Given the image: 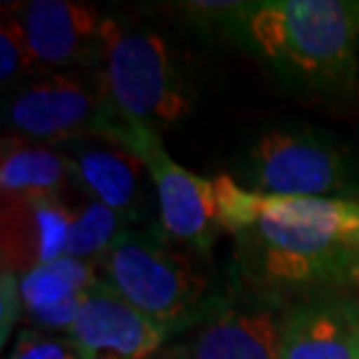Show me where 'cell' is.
Listing matches in <instances>:
<instances>
[{"mask_svg":"<svg viewBox=\"0 0 359 359\" xmlns=\"http://www.w3.org/2000/svg\"><path fill=\"white\" fill-rule=\"evenodd\" d=\"M290 304L231 278L215 311L191 332L194 359H280Z\"/></svg>","mask_w":359,"mask_h":359,"instance_id":"8","label":"cell"},{"mask_svg":"<svg viewBox=\"0 0 359 359\" xmlns=\"http://www.w3.org/2000/svg\"><path fill=\"white\" fill-rule=\"evenodd\" d=\"M149 359H194V357H191L189 346H187V341H170L166 348L159 350V353Z\"/></svg>","mask_w":359,"mask_h":359,"instance_id":"20","label":"cell"},{"mask_svg":"<svg viewBox=\"0 0 359 359\" xmlns=\"http://www.w3.org/2000/svg\"><path fill=\"white\" fill-rule=\"evenodd\" d=\"M175 12L189 21L191 28L210 38L231 40V31L238 21L245 3H212V0H196V3H175Z\"/></svg>","mask_w":359,"mask_h":359,"instance_id":"18","label":"cell"},{"mask_svg":"<svg viewBox=\"0 0 359 359\" xmlns=\"http://www.w3.org/2000/svg\"><path fill=\"white\" fill-rule=\"evenodd\" d=\"M73 163L77 184L91 198L100 201L133 226L149 224V173L138 156L119 142L77 140L63 147Z\"/></svg>","mask_w":359,"mask_h":359,"instance_id":"12","label":"cell"},{"mask_svg":"<svg viewBox=\"0 0 359 359\" xmlns=\"http://www.w3.org/2000/svg\"><path fill=\"white\" fill-rule=\"evenodd\" d=\"M75 203L66 196H5L3 198V273H24L56 262L68 252Z\"/></svg>","mask_w":359,"mask_h":359,"instance_id":"11","label":"cell"},{"mask_svg":"<svg viewBox=\"0 0 359 359\" xmlns=\"http://www.w3.org/2000/svg\"><path fill=\"white\" fill-rule=\"evenodd\" d=\"M98 276L173 336L194 332L226 290L215 285L194 257L180 252L152 222L126 229L98 262Z\"/></svg>","mask_w":359,"mask_h":359,"instance_id":"3","label":"cell"},{"mask_svg":"<svg viewBox=\"0 0 359 359\" xmlns=\"http://www.w3.org/2000/svg\"><path fill=\"white\" fill-rule=\"evenodd\" d=\"M70 339L80 359H149L175 336L98 280L84 299Z\"/></svg>","mask_w":359,"mask_h":359,"instance_id":"10","label":"cell"},{"mask_svg":"<svg viewBox=\"0 0 359 359\" xmlns=\"http://www.w3.org/2000/svg\"><path fill=\"white\" fill-rule=\"evenodd\" d=\"M103 38L100 75L128 119L161 133L189 117L191 82L161 33L107 14Z\"/></svg>","mask_w":359,"mask_h":359,"instance_id":"6","label":"cell"},{"mask_svg":"<svg viewBox=\"0 0 359 359\" xmlns=\"http://www.w3.org/2000/svg\"><path fill=\"white\" fill-rule=\"evenodd\" d=\"M131 226V222L121 217L119 212L87 194L84 201H75V217L70 226L66 257L98 264L114 245V241Z\"/></svg>","mask_w":359,"mask_h":359,"instance_id":"16","label":"cell"},{"mask_svg":"<svg viewBox=\"0 0 359 359\" xmlns=\"http://www.w3.org/2000/svg\"><path fill=\"white\" fill-rule=\"evenodd\" d=\"M124 147L145 163L154 187L163 233L194 255L210 257L215 243L224 233L215 180L201 177L175 163L163 147L161 133L149 126L133 121Z\"/></svg>","mask_w":359,"mask_h":359,"instance_id":"7","label":"cell"},{"mask_svg":"<svg viewBox=\"0 0 359 359\" xmlns=\"http://www.w3.org/2000/svg\"><path fill=\"white\" fill-rule=\"evenodd\" d=\"M77 189L73 163L59 147L5 135L0 149V189L5 196H66Z\"/></svg>","mask_w":359,"mask_h":359,"instance_id":"14","label":"cell"},{"mask_svg":"<svg viewBox=\"0 0 359 359\" xmlns=\"http://www.w3.org/2000/svg\"><path fill=\"white\" fill-rule=\"evenodd\" d=\"M215 189L241 285L287 304L359 290V201L264 196L226 173Z\"/></svg>","mask_w":359,"mask_h":359,"instance_id":"1","label":"cell"},{"mask_svg":"<svg viewBox=\"0 0 359 359\" xmlns=\"http://www.w3.org/2000/svg\"><path fill=\"white\" fill-rule=\"evenodd\" d=\"M231 42L285 87L343 96L359 80V0H252Z\"/></svg>","mask_w":359,"mask_h":359,"instance_id":"2","label":"cell"},{"mask_svg":"<svg viewBox=\"0 0 359 359\" xmlns=\"http://www.w3.org/2000/svg\"><path fill=\"white\" fill-rule=\"evenodd\" d=\"M7 359H80L70 334H52L24 327Z\"/></svg>","mask_w":359,"mask_h":359,"instance_id":"19","label":"cell"},{"mask_svg":"<svg viewBox=\"0 0 359 359\" xmlns=\"http://www.w3.org/2000/svg\"><path fill=\"white\" fill-rule=\"evenodd\" d=\"M38 73H42V68L28 47L24 31L12 14L3 10V28H0V82H3V89H17L19 84L28 82Z\"/></svg>","mask_w":359,"mask_h":359,"instance_id":"17","label":"cell"},{"mask_svg":"<svg viewBox=\"0 0 359 359\" xmlns=\"http://www.w3.org/2000/svg\"><path fill=\"white\" fill-rule=\"evenodd\" d=\"M280 359H359V297L336 292L290 304Z\"/></svg>","mask_w":359,"mask_h":359,"instance_id":"13","label":"cell"},{"mask_svg":"<svg viewBox=\"0 0 359 359\" xmlns=\"http://www.w3.org/2000/svg\"><path fill=\"white\" fill-rule=\"evenodd\" d=\"M98 280V264L75 259V257H61L19 278L21 311L28 318V315L45 313L70 301L84 299Z\"/></svg>","mask_w":359,"mask_h":359,"instance_id":"15","label":"cell"},{"mask_svg":"<svg viewBox=\"0 0 359 359\" xmlns=\"http://www.w3.org/2000/svg\"><path fill=\"white\" fill-rule=\"evenodd\" d=\"M5 7V5H3ZM21 26L42 70H100L105 17L93 5L73 0H28L5 7Z\"/></svg>","mask_w":359,"mask_h":359,"instance_id":"9","label":"cell"},{"mask_svg":"<svg viewBox=\"0 0 359 359\" xmlns=\"http://www.w3.org/2000/svg\"><path fill=\"white\" fill-rule=\"evenodd\" d=\"M3 119L14 135L49 147L91 138L124 145L133 126L110 98L100 70H42L10 91Z\"/></svg>","mask_w":359,"mask_h":359,"instance_id":"5","label":"cell"},{"mask_svg":"<svg viewBox=\"0 0 359 359\" xmlns=\"http://www.w3.org/2000/svg\"><path fill=\"white\" fill-rule=\"evenodd\" d=\"M264 196L359 201V163L348 145L320 126L280 121L257 131L231 175Z\"/></svg>","mask_w":359,"mask_h":359,"instance_id":"4","label":"cell"}]
</instances>
